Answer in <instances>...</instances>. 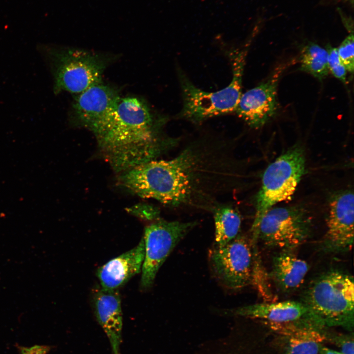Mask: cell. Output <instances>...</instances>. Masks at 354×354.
I'll return each instance as SVG.
<instances>
[{"instance_id": "6da1fadb", "label": "cell", "mask_w": 354, "mask_h": 354, "mask_svg": "<svg viewBox=\"0 0 354 354\" xmlns=\"http://www.w3.org/2000/svg\"><path fill=\"white\" fill-rule=\"evenodd\" d=\"M220 144L197 141L168 160L154 159L121 173L122 185L171 206L211 210L232 181V158Z\"/></svg>"}, {"instance_id": "7a4b0ae2", "label": "cell", "mask_w": 354, "mask_h": 354, "mask_svg": "<svg viewBox=\"0 0 354 354\" xmlns=\"http://www.w3.org/2000/svg\"><path fill=\"white\" fill-rule=\"evenodd\" d=\"M166 122L142 98L120 96L111 117L94 136L113 169L123 173L177 145V139L164 133Z\"/></svg>"}, {"instance_id": "3957f363", "label": "cell", "mask_w": 354, "mask_h": 354, "mask_svg": "<svg viewBox=\"0 0 354 354\" xmlns=\"http://www.w3.org/2000/svg\"><path fill=\"white\" fill-rule=\"evenodd\" d=\"M302 302L313 320L322 326L354 325L353 277L338 269L317 277L302 295Z\"/></svg>"}, {"instance_id": "277c9868", "label": "cell", "mask_w": 354, "mask_h": 354, "mask_svg": "<svg viewBox=\"0 0 354 354\" xmlns=\"http://www.w3.org/2000/svg\"><path fill=\"white\" fill-rule=\"evenodd\" d=\"M248 46L230 55L233 77L228 86L214 92L204 91L179 74L183 107L180 117L200 123L208 118L235 112L242 94V77Z\"/></svg>"}, {"instance_id": "5b68a950", "label": "cell", "mask_w": 354, "mask_h": 354, "mask_svg": "<svg viewBox=\"0 0 354 354\" xmlns=\"http://www.w3.org/2000/svg\"><path fill=\"white\" fill-rule=\"evenodd\" d=\"M39 50L48 63L54 80V91L76 94L102 82L108 59L94 52L42 45Z\"/></svg>"}, {"instance_id": "8992f818", "label": "cell", "mask_w": 354, "mask_h": 354, "mask_svg": "<svg viewBox=\"0 0 354 354\" xmlns=\"http://www.w3.org/2000/svg\"><path fill=\"white\" fill-rule=\"evenodd\" d=\"M303 149L295 147L281 155L268 165L262 177L256 198V213L252 227L265 213L278 203L290 200L305 173Z\"/></svg>"}, {"instance_id": "52a82bcc", "label": "cell", "mask_w": 354, "mask_h": 354, "mask_svg": "<svg viewBox=\"0 0 354 354\" xmlns=\"http://www.w3.org/2000/svg\"><path fill=\"white\" fill-rule=\"evenodd\" d=\"M312 219L300 206L271 208L258 224L251 228L250 239L270 247L293 250L305 242L311 235Z\"/></svg>"}, {"instance_id": "ba28073f", "label": "cell", "mask_w": 354, "mask_h": 354, "mask_svg": "<svg viewBox=\"0 0 354 354\" xmlns=\"http://www.w3.org/2000/svg\"><path fill=\"white\" fill-rule=\"evenodd\" d=\"M213 277L223 287L240 290L251 284L253 252L250 239L240 234L227 244L208 252Z\"/></svg>"}, {"instance_id": "9c48e42d", "label": "cell", "mask_w": 354, "mask_h": 354, "mask_svg": "<svg viewBox=\"0 0 354 354\" xmlns=\"http://www.w3.org/2000/svg\"><path fill=\"white\" fill-rule=\"evenodd\" d=\"M196 225V221H169L159 218L146 227L143 237L145 256L141 269L142 290L151 287L159 268L168 256Z\"/></svg>"}, {"instance_id": "30bf717a", "label": "cell", "mask_w": 354, "mask_h": 354, "mask_svg": "<svg viewBox=\"0 0 354 354\" xmlns=\"http://www.w3.org/2000/svg\"><path fill=\"white\" fill-rule=\"evenodd\" d=\"M120 96L116 89L102 81L76 94L72 114L94 135L110 118Z\"/></svg>"}, {"instance_id": "8fae6325", "label": "cell", "mask_w": 354, "mask_h": 354, "mask_svg": "<svg viewBox=\"0 0 354 354\" xmlns=\"http://www.w3.org/2000/svg\"><path fill=\"white\" fill-rule=\"evenodd\" d=\"M353 191L336 193L330 200L326 220L327 230L321 243L325 252L340 253L350 250L354 240Z\"/></svg>"}, {"instance_id": "7c38bea8", "label": "cell", "mask_w": 354, "mask_h": 354, "mask_svg": "<svg viewBox=\"0 0 354 354\" xmlns=\"http://www.w3.org/2000/svg\"><path fill=\"white\" fill-rule=\"evenodd\" d=\"M285 67H278L268 79L242 93L235 112L250 127L260 128L277 114V87Z\"/></svg>"}, {"instance_id": "4fadbf2b", "label": "cell", "mask_w": 354, "mask_h": 354, "mask_svg": "<svg viewBox=\"0 0 354 354\" xmlns=\"http://www.w3.org/2000/svg\"><path fill=\"white\" fill-rule=\"evenodd\" d=\"M92 304L96 319L110 343L112 354H120L122 314L118 290L99 287L94 291Z\"/></svg>"}, {"instance_id": "5bb4252c", "label": "cell", "mask_w": 354, "mask_h": 354, "mask_svg": "<svg viewBox=\"0 0 354 354\" xmlns=\"http://www.w3.org/2000/svg\"><path fill=\"white\" fill-rule=\"evenodd\" d=\"M145 256L143 237L131 250L111 259L98 268L96 275L100 286L118 290L141 271Z\"/></svg>"}, {"instance_id": "9a60e30c", "label": "cell", "mask_w": 354, "mask_h": 354, "mask_svg": "<svg viewBox=\"0 0 354 354\" xmlns=\"http://www.w3.org/2000/svg\"><path fill=\"white\" fill-rule=\"evenodd\" d=\"M229 312L232 315L275 324L291 323L307 319L313 320L302 302L292 300L264 302L233 309Z\"/></svg>"}, {"instance_id": "2e32d148", "label": "cell", "mask_w": 354, "mask_h": 354, "mask_svg": "<svg viewBox=\"0 0 354 354\" xmlns=\"http://www.w3.org/2000/svg\"><path fill=\"white\" fill-rule=\"evenodd\" d=\"M292 250H282L272 259L269 277L283 293L295 291L303 284L309 270L308 264Z\"/></svg>"}, {"instance_id": "e0dca14e", "label": "cell", "mask_w": 354, "mask_h": 354, "mask_svg": "<svg viewBox=\"0 0 354 354\" xmlns=\"http://www.w3.org/2000/svg\"><path fill=\"white\" fill-rule=\"evenodd\" d=\"M215 226V246H223L239 234L241 225L239 213L228 205H217L212 210Z\"/></svg>"}, {"instance_id": "ac0fdd59", "label": "cell", "mask_w": 354, "mask_h": 354, "mask_svg": "<svg viewBox=\"0 0 354 354\" xmlns=\"http://www.w3.org/2000/svg\"><path fill=\"white\" fill-rule=\"evenodd\" d=\"M300 60L301 69L319 79H323L328 74L327 50L317 44L310 43L304 46Z\"/></svg>"}, {"instance_id": "d6986e66", "label": "cell", "mask_w": 354, "mask_h": 354, "mask_svg": "<svg viewBox=\"0 0 354 354\" xmlns=\"http://www.w3.org/2000/svg\"><path fill=\"white\" fill-rule=\"evenodd\" d=\"M253 252V266L251 284L254 285L265 302L276 301L270 286V277L261 259L258 249Z\"/></svg>"}, {"instance_id": "ffe728a7", "label": "cell", "mask_w": 354, "mask_h": 354, "mask_svg": "<svg viewBox=\"0 0 354 354\" xmlns=\"http://www.w3.org/2000/svg\"><path fill=\"white\" fill-rule=\"evenodd\" d=\"M337 48L340 59L347 71L353 73L354 69V31L350 32Z\"/></svg>"}, {"instance_id": "44dd1931", "label": "cell", "mask_w": 354, "mask_h": 354, "mask_svg": "<svg viewBox=\"0 0 354 354\" xmlns=\"http://www.w3.org/2000/svg\"><path fill=\"white\" fill-rule=\"evenodd\" d=\"M326 50L329 70L335 78L345 83L347 71L340 59L337 48L329 46Z\"/></svg>"}, {"instance_id": "7402d4cb", "label": "cell", "mask_w": 354, "mask_h": 354, "mask_svg": "<svg viewBox=\"0 0 354 354\" xmlns=\"http://www.w3.org/2000/svg\"><path fill=\"white\" fill-rule=\"evenodd\" d=\"M133 214L142 219L155 220L159 219L160 212L158 208L150 205H140L134 208H130Z\"/></svg>"}, {"instance_id": "603a6c76", "label": "cell", "mask_w": 354, "mask_h": 354, "mask_svg": "<svg viewBox=\"0 0 354 354\" xmlns=\"http://www.w3.org/2000/svg\"><path fill=\"white\" fill-rule=\"evenodd\" d=\"M335 342L341 348L342 354H354V341L353 338L337 336L335 338Z\"/></svg>"}, {"instance_id": "cb8c5ba5", "label": "cell", "mask_w": 354, "mask_h": 354, "mask_svg": "<svg viewBox=\"0 0 354 354\" xmlns=\"http://www.w3.org/2000/svg\"><path fill=\"white\" fill-rule=\"evenodd\" d=\"M320 354H343L341 352L335 351L328 348L322 346L320 351Z\"/></svg>"}, {"instance_id": "d4e9b609", "label": "cell", "mask_w": 354, "mask_h": 354, "mask_svg": "<svg viewBox=\"0 0 354 354\" xmlns=\"http://www.w3.org/2000/svg\"><path fill=\"white\" fill-rule=\"evenodd\" d=\"M345 0V1H349V2H350L351 4H353V0Z\"/></svg>"}]
</instances>
